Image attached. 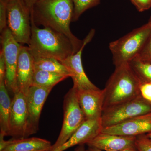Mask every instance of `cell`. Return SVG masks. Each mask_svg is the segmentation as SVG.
Returning <instances> with one entry per match:
<instances>
[{"mask_svg": "<svg viewBox=\"0 0 151 151\" xmlns=\"http://www.w3.org/2000/svg\"><path fill=\"white\" fill-rule=\"evenodd\" d=\"M136 139L137 137L100 133L86 145L103 151L122 150L136 148Z\"/></svg>", "mask_w": 151, "mask_h": 151, "instance_id": "obj_14", "label": "cell"}, {"mask_svg": "<svg viewBox=\"0 0 151 151\" xmlns=\"http://www.w3.org/2000/svg\"><path fill=\"white\" fill-rule=\"evenodd\" d=\"M4 135L0 134V151H2L9 145L10 143L9 140H4Z\"/></svg>", "mask_w": 151, "mask_h": 151, "instance_id": "obj_29", "label": "cell"}, {"mask_svg": "<svg viewBox=\"0 0 151 151\" xmlns=\"http://www.w3.org/2000/svg\"><path fill=\"white\" fill-rule=\"evenodd\" d=\"M139 12H143L151 8V0H130Z\"/></svg>", "mask_w": 151, "mask_h": 151, "instance_id": "obj_27", "label": "cell"}, {"mask_svg": "<svg viewBox=\"0 0 151 151\" xmlns=\"http://www.w3.org/2000/svg\"><path fill=\"white\" fill-rule=\"evenodd\" d=\"M52 146L50 142L40 138L12 139L2 151H50Z\"/></svg>", "mask_w": 151, "mask_h": 151, "instance_id": "obj_17", "label": "cell"}, {"mask_svg": "<svg viewBox=\"0 0 151 151\" xmlns=\"http://www.w3.org/2000/svg\"><path fill=\"white\" fill-rule=\"evenodd\" d=\"M28 47L34 58H50L60 62L74 54L72 42L66 35L49 28H40L32 21Z\"/></svg>", "mask_w": 151, "mask_h": 151, "instance_id": "obj_2", "label": "cell"}, {"mask_svg": "<svg viewBox=\"0 0 151 151\" xmlns=\"http://www.w3.org/2000/svg\"><path fill=\"white\" fill-rule=\"evenodd\" d=\"M34 60L28 47L22 45L17 68V82L18 91L25 95L32 84L35 70Z\"/></svg>", "mask_w": 151, "mask_h": 151, "instance_id": "obj_15", "label": "cell"}, {"mask_svg": "<svg viewBox=\"0 0 151 151\" xmlns=\"http://www.w3.org/2000/svg\"><path fill=\"white\" fill-rule=\"evenodd\" d=\"M136 57L144 61L151 63V34L142 49Z\"/></svg>", "mask_w": 151, "mask_h": 151, "instance_id": "obj_25", "label": "cell"}, {"mask_svg": "<svg viewBox=\"0 0 151 151\" xmlns=\"http://www.w3.org/2000/svg\"><path fill=\"white\" fill-rule=\"evenodd\" d=\"M4 1H5L7 2L9 1H11V0H4Z\"/></svg>", "mask_w": 151, "mask_h": 151, "instance_id": "obj_35", "label": "cell"}, {"mask_svg": "<svg viewBox=\"0 0 151 151\" xmlns=\"http://www.w3.org/2000/svg\"><path fill=\"white\" fill-rule=\"evenodd\" d=\"M86 151H105L101 150L95 148L88 147V148L86 149ZM139 151L137 148H136L127 149V150H115V151Z\"/></svg>", "mask_w": 151, "mask_h": 151, "instance_id": "obj_30", "label": "cell"}, {"mask_svg": "<svg viewBox=\"0 0 151 151\" xmlns=\"http://www.w3.org/2000/svg\"><path fill=\"white\" fill-rule=\"evenodd\" d=\"M68 77L64 74L35 69L32 85L53 89L55 85Z\"/></svg>", "mask_w": 151, "mask_h": 151, "instance_id": "obj_19", "label": "cell"}, {"mask_svg": "<svg viewBox=\"0 0 151 151\" xmlns=\"http://www.w3.org/2000/svg\"><path fill=\"white\" fill-rule=\"evenodd\" d=\"M136 146L139 151H151V139L146 134L137 136Z\"/></svg>", "mask_w": 151, "mask_h": 151, "instance_id": "obj_23", "label": "cell"}, {"mask_svg": "<svg viewBox=\"0 0 151 151\" xmlns=\"http://www.w3.org/2000/svg\"><path fill=\"white\" fill-rule=\"evenodd\" d=\"M74 151H86V150L85 148L84 145H78Z\"/></svg>", "mask_w": 151, "mask_h": 151, "instance_id": "obj_32", "label": "cell"}, {"mask_svg": "<svg viewBox=\"0 0 151 151\" xmlns=\"http://www.w3.org/2000/svg\"><path fill=\"white\" fill-rule=\"evenodd\" d=\"M151 113V103L140 95L127 102L103 110V128L112 127L136 116Z\"/></svg>", "mask_w": 151, "mask_h": 151, "instance_id": "obj_7", "label": "cell"}, {"mask_svg": "<svg viewBox=\"0 0 151 151\" xmlns=\"http://www.w3.org/2000/svg\"><path fill=\"white\" fill-rule=\"evenodd\" d=\"M129 64L140 82L151 81V63L136 57Z\"/></svg>", "mask_w": 151, "mask_h": 151, "instance_id": "obj_21", "label": "cell"}, {"mask_svg": "<svg viewBox=\"0 0 151 151\" xmlns=\"http://www.w3.org/2000/svg\"><path fill=\"white\" fill-rule=\"evenodd\" d=\"M35 70H44L64 74L71 77V74L65 65L57 60L50 58H34Z\"/></svg>", "mask_w": 151, "mask_h": 151, "instance_id": "obj_20", "label": "cell"}, {"mask_svg": "<svg viewBox=\"0 0 151 151\" xmlns=\"http://www.w3.org/2000/svg\"><path fill=\"white\" fill-rule=\"evenodd\" d=\"M63 120L59 136L50 151L62 146L70 138L86 119L78 102L77 89L72 87L63 100Z\"/></svg>", "mask_w": 151, "mask_h": 151, "instance_id": "obj_5", "label": "cell"}, {"mask_svg": "<svg viewBox=\"0 0 151 151\" xmlns=\"http://www.w3.org/2000/svg\"><path fill=\"white\" fill-rule=\"evenodd\" d=\"M139 80L129 63L116 67L103 89V110L139 96Z\"/></svg>", "mask_w": 151, "mask_h": 151, "instance_id": "obj_3", "label": "cell"}, {"mask_svg": "<svg viewBox=\"0 0 151 151\" xmlns=\"http://www.w3.org/2000/svg\"><path fill=\"white\" fill-rule=\"evenodd\" d=\"M140 95L151 103V81L140 82Z\"/></svg>", "mask_w": 151, "mask_h": 151, "instance_id": "obj_26", "label": "cell"}, {"mask_svg": "<svg viewBox=\"0 0 151 151\" xmlns=\"http://www.w3.org/2000/svg\"><path fill=\"white\" fill-rule=\"evenodd\" d=\"M151 34V25L148 22L111 42L109 47L115 67L128 64L137 56Z\"/></svg>", "mask_w": 151, "mask_h": 151, "instance_id": "obj_4", "label": "cell"}, {"mask_svg": "<svg viewBox=\"0 0 151 151\" xmlns=\"http://www.w3.org/2000/svg\"><path fill=\"white\" fill-rule=\"evenodd\" d=\"M80 107L86 120L101 119L103 110V89H77Z\"/></svg>", "mask_w": 151, "mask_h": 151, "instance_id": "obj_12", "label": "cell"}, {"mask_svg": "<svg viewBox=\"0 0 151 151\" xmlns=\"http://www.w3.org/2000/svg\"><path fill=\"white\" fill-rule=\"evenodd\" d=\"M23 1H24L25 4L31 11L33 6L38 0H23Z\"/></svg>", "mask_w": 151, "mask_h": 151, "instance_id": "obj_31", "label": "cell"}, {"mask_svg": "<svg viewBox=\"0 0 151 151\" xmlns=\"http://www.w3.org/2000/svg\"><path fill=\"white\" fill-rule=\"evenodd\" d=\"M103 129L101 118L86 120L66 142L53 151H64L77 145H86L101 133Z\"/></svg>", "mask_w": 151, "mask_h": 151, "instance_id": "obj_16", "label": "cell"}, {"mask_svg": "<svg viewBox=\"0 0 151 151\" xmlns=\"http://www.w3.org/2000/svg\"><path fill=\"white\" fill-rule=\"evenodd\" d=\"M147 135V136L148 137L150 138L151 139V133H150V134H146Z\"/></svg>", "mask_w": 151, "mask_h": 151, "instance_id": "obj_33", "label": "cell"}, {"mask_svg": "<svg viewBox=\"0 0 151 151\" xmlns=\"http://www.w3.org/2000/svg\"><path fill=\"white\" fill-rule=\"evenodd\" d=\"M33 135L31 129L29 114L27 104L26 97L18 91L14 94L12 100V109L8 136L13 139L27 138Z\"/></svg>", "mask_w": 151, "mask_h": 151, "instance_id": "obj_9", "label": "cell"}, {"mask_svg": "<svg viewBox=\"0 0 151 151\" xmlns=\"http://www.w3.org/2000/svg\"><path fill=\"white\" fill-rule=\"evenodd\" d=\"M12 102L5 81L0 82V134L8 136L9 131Z\"/></svg>", "mask_w": 151, "mask_h": 151, "instance_id": "obj_18", "label": "cell"}, {"mask_svg": "<svg viewBox=\"0 0 151 151\" xmlns=\"http://www.w3.org/2000/svg\"><path fill=\"white\" fill-rule=\"evenodd\" d=\"M1 44L6 65L5 83L7 88L14 94L18 92L17 71L21 44L14 38L7 28L1 33Z\"/></svg>", "mask_w": 151, "mask_h": 151, "instance_id": "obj_8", "label": "cell"}, {"mask_svg": "<svg viewBox=\"0 0 151 151\" xmlns=\"http://www.w3.org/2000/svg\"><path fill=\"white\" fill-rule=\"evenodd\" d=\"M52 89L32 85L26 95L33 134L36 133L39 129L41 113L47 98Z\"/></svg>", "mask_w": 151, "mask_h": 151, "instance_id": "obj_13", "label": "cell"}, {"mask_svg": "<svg viewBox=\"0 0 151 151\" xmlns=\"http://www.w3.org/2000/svg\"><path fill=\"white\" fill-rule=\"evenodd\" d=\"M7 2L0 0V32L7 28Z\"/></svg>", "mask_w": 151, "mask_h": 151, "instance_id": "obj_24", "label": "cell"}, {"mask_svg": "<svg viewBox=\"0 0 151 151\" xmlns=\"http://www.w3.org/2000/svg\"><path fill=\"white\" fill-rule=\"evenodd\" d=\"M7 27L14 38L20 44L28 45L32 31L31 10L23 0L7 3Z\"/></svg>", "mask_w": 151, "mask_h": 151, "instance_id": "obj_6", "label": "cell"}, {"mask_svg": "<svg viewBox=\"0 0 151 151\" xmlns=\"http://www.w3.org/2000/svg\"><path fill=\"white\" fill-rule=\"evenodd\" d=\"M94 34V29H91L84 39V43L80 49L61 62L70 71L71 74V78L73 81V87L77 90L98 88L88 78L84 72L81 60V55L83 49L86 44L92 40Z\"/></svg>", "mask_w": 151, "mask_h": 151, "instance_id": "obj_10", "label": "cell"}, {"mask_svg": "<svg viewBox=\"0 0 151 151\" xmlns=\"http://www.w3.org/2000/svg\"><path fill=\"white\" fill-rule=\"evenodd\" d=\"M148 23L151 25V15L150 17V19H149Z\"/></svg>", "mask_w": 151, "mask_h": 151, "instance_id": "obj_34", "label": "cell"}, {"mask_svg": "<svg viewBox=\"0 0 151 151\" xmlns=\"http://www.w3.org/2000/svg\"><path fill=\"white\" fill-rule=\"evenodd\" d=\"M6 73V65L4 57L1 50L0 51V82L5 81Z\"/></svg>", "mask_w": 151, "mask_h": 151, "instance_id": "obj_28", "label": "cell"}, {"mask_svg": "<svg viewBox=\"0 0 151 151\" xmlns=\"http://www.w3.org/2000/svg\"><path fill=\"white\" fill-rule=\"evenodd\" d=\"M101 133L137 137L151 133V113L136 116L120 124L103 128Z\"/></svg>", "mask_w": 151, "mask_h": 151, "instance_id": "obj_11", "label": "cell"}, {"mask_svg": "<svg viewBox=\"0 0 151 151\" xmlns=\"http://www.w3.org/2000/svg\"><path fill=\"white\" fill-rule=\"evenodd\" d=\"M74 11L72 22L78 20L82 14L89 9L98 5L100 0H72Z\"/></svg>", "mask_w": 151, "mask_h": 151, "instance_id": "obj_22", "label": "cell"}, {"mask_svg": "<svg viewBox=\"0 0 151 151\" xmlns=\"http://www.w3.org/2000/svg\"><path fill=\"white\" fill-rule=\"evenodd\" d=\"M74 5L72 0H38L31 11L32 21L38 27L49 28L66 35L73 45L74 53L84 43L71 32Z\"/></svg>", "mask_w": 151, "mask_h": 151, "instance_id": "obj_1", "label": "cell"}]
</instances>
